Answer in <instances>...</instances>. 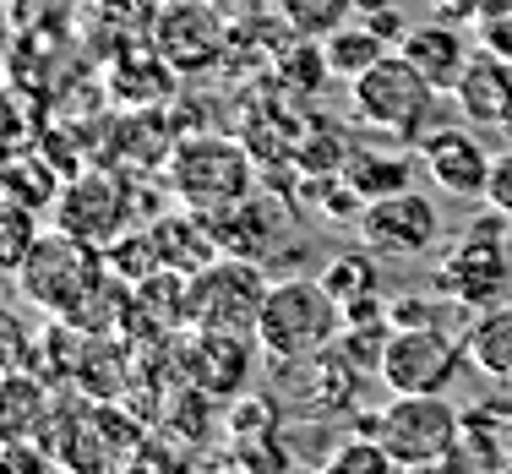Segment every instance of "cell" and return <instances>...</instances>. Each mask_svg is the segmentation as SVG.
Here are the masks:
<instances>
[{
	"label": "cell",
	"instance_id": "1",
	"mask_svg": "<svg viewBox=\"0 0 512 474\" xmlns=\"http://www.w3.org/2000/svg\"><path fill=\"white\" fill-rule=\"evenodd\" d=\"M164 180L180 208L213 213V208H229V202L251 197L256 153L246 148V137H229V131H191V137H180L169 148Z\"/></svg>",
	"mask_w": 512,
	"mask_h": 474
},
{
	"label": "cell",
	"instance_id": "2",
	"mask_svg": "<svg viewBox=\"0 0 512 474\" xmlns=\"http://www.w3.org/2000/svg\"><path fill=\"white\" fill-rule=\"evenodd\" d=\"M344 333V306L322 278H273L267 306L256 316V344L273 360H311L338 344Z\"/></svg>",
	"mask_w": 512,
	"mask_h": 474
},
{
	"label": "cell",
	"instance_id": "3",
	"mask_svg": "<svg viewBox=\"0 0 512 474\" xmlns=\"http://www.w3.org/2000/svg\"><path fill=\"white\" fill-rule=\"evenodd\" d=\"M436 99L442 93L420 77V66L404 60V50H387L371 71L349 82V115L360 126L382 131L398 142H425L436 131Z\"/></svg>",
	"mask_w": 512,
	"mask_h": 474
},
{
	"label": "cell",
	"instance_id": "4",
	"mask_svg": "<svg viewBox=\"0 0 512 474\" xmlns=\"http://www.w3.org/2000/svg\"><path fill=\"white\" fill-rule=\"evenodd\" d=\"M104 278H109L104 251L88 246V240H77V235H66V229L39 235V246H33L28 262L17 267L22 300L39 306L50 322H71V316L93 300V289H99Z\"/></svg>",
	"mask_w": 512,
	"mask_h": 474
},
{
	"label": "cell",
	"instance_id": "5",
	"mask_svg": "<svg viewBox=\"0 0 512 474\" xmlns=\"http://www.w3.org/2000/svg\"><path fill=\"white\" fill-rule=\"evenodd\" d=\"M507 224H512V218L491 208V218H474L453 246H447V257L436 262V273H431V289L447 300V306L485 311V306H496V300H502V289H507V278H512Z\"/></svg>",
	"mask_w": 512,
	"mask_h": 474
},
{
	"label": "cell",
	"instance_id": "6",
	"mask_svg": "<svg viewBox=\"0 0 512 474\" xmlns=\"http://www.w3.org/2000/svg\"><path fill=\"white\" fill-rule=\"evenodd\" d=\"M365 431L398 458V469L409 464H436V458H463V415L447 404V393H393V404L382 409Z\"/></svg>",
	"mask_w": 512,
	"mask_h": 474
},
{
	"label": "cell",
	"instance_id": "7",
	"mask_svg": "<svg viewBox=\"0 0 512 474\" xmlns=\"http://www.w3.org/2000/svg\"><path fill=\"white\" fill-rule=\"evenodd\" d=\"M267 267L251 257H213L186 284V322L207 333H256L267 306Z\"/></svg>",
	"mask_w": 512,
	"mask_h": 474
},
{
	"label": "cell",
	"instance_id": "8",
	"mask_svg": "<svg viewBox=\"0 0 512 474\" xmlns=\"http://www.w3.org/2000/svg\"><path fill=\"white\" fill-rule=\"evenodd\" d=\"M55 229L88 240V246H115L131 229V180L115 169H77L55 197Z\"/></svg>",
	"mask_w": 512,
	"mask_h": 474
},
{
	"label": "cell",
	"instance_id": "9",
	"mask_svg": "<svg viewBox=\"0 0 512 474\" xmlns=\"http://www.w3.org/2000/svg\"><path fill=\"white\" fill-rule=\"evenodd\" d=\"M153 50L175 66V77H202V71L229 60V28L213 0H164L153 17Z\"/></svg>",
	"mask_w": 512,
	"mask_h": 474
},
{
	"label": "cell",
	"instance_id": "10",
	"mask_svg": "<svg viewBox=\"0 0 512 474\" xmlns=\"http://www.w3.org/2000/svg\"><path fill=\"white\" fill-rule=\"evenodd\" d=\"M463 366H469V349L447 327H393L376 376L393 393H447Z\"/></svg>",
	"mask_w": 512,
	"mask_h": 474
},
{
	"label": "cell",
	"instance_id": "11",
	"mask_svg": "<svg viewBox=\"0 0 512 474\" xmlns=\"http://www.w3.org/2000/svg\"><path fill=\"white\" fill-rule=\"evenodd\" d=\"M360 246L376 251V257H431L436 240H442V213H436L431 197L420 191H393V197L365 202L360 213Z\"/></svg>",
	"mask_w": 512,
	"mask_h": 474
},
{
	"label": "cell",
	"instance_id": "12",
	"mask_svg": "<svg viewBox=\"0 0 512 474\" xmlns=\"http://www.w3.org/2000/svg\"><path fill=\"white\" fill-rule=\"evenodd\" d=\"M420 164H425V175H431V186L442 191V197L485 202L496 153L485 148L469 126H436L431 137L420 142Z\"/></svg>",
	"mask_w": 512,
	"mask_h": 474
},
{
	"label": "cell",
	"instance_id": "13",
	"mask_svg": "<svg viewBox=\"0 0 512 474\" xmlns=\"http://www.w3.org/2000/svg\"><path fill=\"white\" fill-rule=\"evenodd\" d=\"M256 333H207V327H191V344L180 349V366H186L191 387L202 398H240L251 376V344Z\"/></svg>",
	"mask_w": 512,
	"mask_h": 474
},
{
	"label": "cell",
	"instance_id": "14",
	"mask_svg": "<svg viewBox=\"0 0 512 474\" xmlns=\"http://www.w3.org/2000/svg\"><path fill=\"white\" fill-rule=\"evenodd\" d=\"M453 104L469 126L507 131L512 126V60L496 50H474L453 88Z\"/></svg>",
	"mask_w": 512,
	"mask_h": 474
},
{
	"label": "cell",
	"instance_id": "15",
	"mask_svg": "<svg viewBox=\"0 0 512 474\" xmlns=\"http://www.w3.org/2000/svg\"><path fill=\"white\" fill-rule=\"evenodd\" d=\"M398 50H404V60H414L420 66V77L431 82L436 93H453L463 66H469V39L458 33V22L447 17H425V22H409V33L398 39Z\"/></svg>",
	"mask_w": 512,
	"mask_h": 474
},
{
	"label": "cell",
	"instance_id": "16",
	"mask_svg": "<svg viewBox=\"0 0 512 474\" xmlns=\"http://www.w3.org/2000/svg\"><path fill=\"white\" fill-rule=\"evenodd\" d=\"M207 235H213L218 257H251V262H267L273 257V235H278V218L262 197H240L229 208H213L202 213Z\"/></svg>",
	"mask_w": 512,
	"mask_h": 474
},
{
	"label": "cell",
	"instance_id": "17",
	"mask_svg": "<svg viewBox=\"0 0 512 474\" xmlns=\"http://www.w3.org/2000/svg\"><path fill=\"white\" fill-rule=\"evenodd\" d=\"M148 229L158 240V262H164V273H186L191 278V273H202V267L218 257V246H213V235H207L202 213H191V208L153 218Z\"/></svg>",
	"mask_w": 512,
	"mask_h": 474
},
{
	"label": "cell",
	"instance_id": "18",
	"mask_svg": "<svg viewBox=\"0 0 512 474\" xmlns=\"http://www.w3.org/2000/svg\"><path fill=\"white\" fill-rule=\"evenodd\" d=\"M44 415H50V387H44L28 366L0 376V447L33 442V436L44 431Z\"/></svg>",
	"mask_w": 512,
	"mask_h": 474
},
{
	"label": "cell",
	"instance_id": "19",
	"mask_svg": "<svg viewBox=\"0 0 512 474\" xmlns=\"http://www.w3.org/2000/svg\"><path fill=\"white\" fill-rule=\"evenodd\" d=\"M463 349L474 371H485L491 382H512V300L474 311L463 327Z\"/></svg>",
	"mask_w": 512,
	"mask_h": 474
},
{
	"label": "cell",
	"instance_id": "20",
	"mask_svg": "<svg viewBox=\"0 0 512 474\" xmlns=\"http://www.w3.org/2000/svg\"><path fill=\"white\" fill-rule=\"evenodd\" d=\"M344 180H349V191H360L365 202H376V197H393V191H409L414 164H409V153H398V148L355 142V153H349V164H344Z\"/></svg>",
	"mask_w": 512,
	"mask_h": 474
},
{
	"label": "cell",
	"instance_id": "21",
	"mask_svg": "<svg viewBox=\"0 0 512 474\" xmlns=\"http://www.w3.org/2000/svg\"><path fill=\"white\" fill-rule=\"evenodd\" d=\"M387 50H393V44H387V39H382V33H376L365 17H360V22H344L338 33H327V39H322L327 71H333V77H344V82H355L360 71H371Z\"/></svg>",
	"mask_w": 512,
	"mask_h": 474
},
{
	"label": "cell",
	"instance_id": "22",
	"mask_svg": "<svg viewBox=\"0 0 512 474\" xmlns=\"http://www.w3.org/2000/svg\"><path fill=\"white\" fill-rule=\"evenodd\" d=\"M349 153H355V137L333 120H316V126L300 131V148H295V169L300 175H344Z\"/></svg>",
	"mask_w": 512,
	"mask_h": 474
},
{
	"label": "cell",
	"instance_id": "23",
	"mask_svg": "<svg viewBox=\"0 0 512 474\" xmlns=\"http://www.w3.org/2000/svg\"><path fill=\"white\" fill-rule=\"evenodd\" d=\"M60 186L66 180H55V158H39V153H17L6 169H0V191H11L17 202H28V208H55Z\"/></svg>",
	"mask_w": 512,
	"mask_h": 474
},
{
	"label": "cell",
	"instance_id": "24",
	"mask_svg": "<svg viewBox=\"0 0 512 474\" xmlns=\"http://www.w3.org/2000/svg\"><path fill=\"white\" fill-rule=\"evenodd\" d=\"M316 278H322V284L333 289V300H338V306H355V300H376V295H382L376 251H338V257L327 262Z\"/></svg>",
	"mask_w": 512,
	"mask_h": 474
},
{
	"label": "cell",
	"instance_id": "25",
	"mask_svg": "<svg viewBox=\"0 0 512 474\" xmlns=\"http://www.w3.org/2000/svg\"><path fill=\"white\" fill-rule=\"evenodd\" d=\"M39 208L17 202L11 191H0V273L17 278V267L28 262V251L39 246Z\"/></svg>",
	"mask_w": 512,
	"mask_h": 474
},
{
	"label": "cell",
	"instance_id": "26",
	"mask_svg": "<svg viewBox=\"0 0 512 474\" xmlns=\"http://www.w3.org/2000/svg\"><path fill=\"white\" fill-rule=\"evenodd\" d=\"M360 0H273L278 22H284L295 39H327V33H338L349 17H355Z\"/></svg>",
	"mask_w": 512,
	"mask_h": 474
},
{
	"label": "cell",
	"instance_id": "27",
	"mask_svg": "<svg viewBox=\"0 0 512 474\" xmlns=\"http://www.w3.org/2000/svg\"><path fill=\"white\" fill-rule=\"evenodd\" d=\"M316 474H398V458L387 453L371 431H355L349 442H338L333 453L322 458Z\"/></svg>",
	"mask_w": 512,
	"mask_h": 474
},
{
	"label": "cell",
	"instance_id": "28",
	"mask_svg": "<svg viewBox=\"0 0 512 474\" xmlns=\"http://www.w3.org/2000/svg\"><path fill=\"white\" fill-rule=\"evenodd\" d=\"M229 453H235L240 474H295V458L278 442V431L267 436H229Z\"/></svg>",
	"mask_w": 512,
	"mask_h": 474
},
{
	"label": "cell",
	"instance_id": "29",
	"mask_svg": "<svg viewBox=\"0 0 512 474\" xmlns=\"http://www.w3.org/2000/svg\"><path fill=\"white\" fill-rule=\"evenodd\" d=\"M278 420H284V409L273 398H240L229 409V436H267V431H278Z\"/></svg>",
	"mask_w": 512,
	"mask_h": 474
},
{
	"label": "cell",
	"instance_id": "30",
	"mask_svg": "<svg viewBox=\"0 0 512 474\" xmlns=\"http://www.w3.org/2000/svg\"><path fill=\"white\" fill-rule=\"evenodd\" d=\"M33 360V338L22 333V322L11 311H0V376L6 371H22Z\"/></svg>",
	"mask_w": 512,
	"mask_h": 474
},
{
	"label": "cell",
	"instance_id": "31",
	"mask_svg": "<svg viewBox=\"0 0 512 474\" xmlns=\"http://www.w3.org/2000/svg\"><path fill=\"white\" fill-rule=\"evenodd\" d=\"M485 202L496 213L512 218V148H496V164H491V186H485Z\"/></svg>",
	"mask_w": 512,
	"mask_h": 474
},
{
	"label": "cell",
	"instance_id": "32",
	"mask_svg": "<svg viewBox=\"0 0 512 474\" xmlns=\"http://www.w3.org/2000/svg\"><path fill=\"white\" fill-rule=\"evenodd\" d=\"M0 474H50V464L28 442H11V447H0Z\"/></svg>",
	"mask_w": 512,
	"mask_h": 474
},
{
	"label": "cell",
	"instance_id": "33",
	"mask_svg": "<svg viewBox=\"0 0 512 474\" xmlns=\"http://www.w3.org/2000/svg\"><path fill=\"white\" fill-rule=\"evenodd\" d=\"M431 6H436V17H447V22H480L485 0H431Z\"/></svg>",
	"mask_w": 512,
	"mask_h": 474
},
{
	"label": "cell",
	"instance_id": "34",
	"mask_svg": "<svg viewBox=\"0 0 512 474\" xmlns=\"http://www.w3.org/2000/svg\"><path fill=\"white\" fill-rule=\"evenodd\" d=\"M398 474H469V464H458V458H436V464H409Z\"/></svg>",
	"mask_w": 512,
	"mask_h": 474
},
{
	"label": "cell",
	"instance_id": "35",
	"mask_svg": "<svg viewBox=\"0 0 512 474\" xmlns=\"http://www.w3.org/2000/svg\"><path fill=\"white\" fill-rule=\"evenodd\" d=\"M365 6H393V0H360V11H365Z\"/></svg>",
	"mask_w": 512,
	"mask_h": 474
},
{
	"label": "cell",
	"instance_id": "36",
	"mask_svg": "<svg viewBox=\"0 0 512 474\" xmlns=\"http://www.w3.org/2000/svg\"><path fill=\"white\" fill-rule=\"evenodd\" d=\"M496 474H512V464H502V469H496Z\"/></svg>",
	"mask_w": 512,
	"mask_h": 474
},
{
	"label": "cell",
	"instance_id": "37",
	"mask_svg": "<svg viewBox=\"0 0 512 474\" xmlns=\"http://www.w3.org/2000/svg\"><path fill=\"white\" fill-rule=\"evenodd\" d=\"M224 474H240V469H224Z\"/></svg>",
	"mask_w": 512,
	"mask_h": 474
},
{
	"label": "cell",
	"instance_id": "38",
	"mask_svg": "<svg viewBox=\"0 0 512 474\" xmlns=\"http://www.w3.org/2000/svg\"><path fill=\"white\" fill-rule=\"evenodd\" d=\"M0 278H6V273H0Z\"/></svg>",
	"mask_w": 512,
	"mask_h": 474
}]
</instances>
